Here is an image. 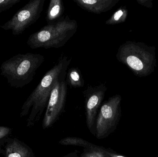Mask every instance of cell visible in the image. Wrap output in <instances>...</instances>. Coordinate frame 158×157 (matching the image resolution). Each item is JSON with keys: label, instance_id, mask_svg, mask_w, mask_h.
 I'll return each instance as SVG.
<instances>
[{"label": "cell", "instance_id": "cell-8", "mask_svg": "<svg viewBox=\"0 0 158 157\" xmlns=\"http://www.w3.org/2000/svg\"><path fill=\"white\" fill-rule=\"evenodd\" d=\"M107 90L106 85L101 84L95 87L88 86L83 91L86 125L90 132L95 136L97 117Z\"/></svg>", "mask_w": 158, "mask_h": 157}, {"label": "cell", "instance_id": "cell-20", "mask_svg": "<svg viewBox=\"0 0 158 157\" xmlns=\"http://www.w3.org/2000/svg\"><path fill=\"white\" fill-rule=\"evenodd\" d=\"M78 152L77 151H75L74 152H71V153H69L65 155L62 157H79L78 155Z\"/></svg>", "mask_w": 158, "mask_h": 157}, {"label": "cell", "instance_id": "cell-7", "mask_svg": "<svg viewBox=\"0 0 158 157\" xmlns=\"http://www.w3.org/2000/svg\"><path fill=\"white\" fill-rule=\"evenodd\" d=\"M67 84L65 78L56 82L42 121L44 130L52 127L64 112L67 96Z\"/></svg>", "mask_w": 158, "mask_h": 157}, {"label": "cell", "instance_id": "cell-4", "mask_svg": "<svg viewBox=\"0 0 158 157\" xmlns=\"http://www.w3.org/2000/svg\"><path fill=\"white\" fill-rule=\"evenodd\" d=\"M44 61V56L40 54L19 53L2 63L1 75L6 78L10 86L22 88L32 81Z\"/></svg>", "mask_w": 158, "mask_h": 157}, {"label": "cell", "instance_id": "cell-3", "mask_svg": "<svg viewBox=\"0 0 158 157\" xmlns=\"http://www.w3.org/2000/svg\"><path fill=\"white\" fill-rule=\"evenodd\" d=\"M77 28V20L70 19L68 15L63 16L31 34L27 43L31 49H58L64 46L76 34Z\"/></svg>", "mask_w": 158, "mask_h": 157}, {"label": "cell", "instance_id": "cell-9", "mask_svg": "<svg viewBox=\"0 0 158 157\" xmlns=\"http://www.w3.org/2000/svg\"><path fill=\"white\" fill-rule=\"evenodd\" d=\"M2 142L5 144L2 151L4 157H35L32 149L17 138L8 137Z\"/></svg>", "mask_w": 158, "mask_h": 157}, {"label": "cell", "instance_id": "cell-17", "mask_svg": "<svg viewBox=\"0 0 158 157\" xmlns=\"http://www.w3.org/2000/svg\"><path fill=\"white\" fill-rule=\"evenodd\" d=\"M12 132V129L6 126H0V141L1 142L11 134Z\"/></svg>", "mask_w": 158, "mask_h": 157}, {"label": "cell", "instance_id": "cell-10", "mask_svg": "<svg viewBox=\"0 0 158 157\" xmlns=\"http://www.w3.org/2000/svg\"><path fill=\"white\" fill-rule=\"evenodd\" d=\"M120 0H73L82 9L90 13L99 14L111 10Z\"/></svg>", "mask_w": 158, "mask_h": 157}, {"label": "cell", "instance_id": "cell-15", "mask_svg": "<svg viewBox=\"0 0 158 157\" xmlns=\"http://www.w3.org/2000/svg\"><path fill=\"white\" fill-rule=\"evenodd\" d=\"M79 157H110L104 150V147L94 145L93 147L84 148Z\"/></svg>", "mask_w": 158, "mask_h": 157}, {"label": "cell", "instance_id": "cell-5", "mask_svg": "<svg viewBox=\"0 0 158 157\" xmlns=\"http://www.w3.org/2000/svg\"><path fill=\"white\" fill-rule=\"evenodd\" d=\"M121 96L116 95L102 103L96 121L97 139L106 138L117 129L121 114Z\"/></svg>", "mask_w": 158, "mask_h": 157}, {"label": "cell", "instance_id": "cell-11", "mask_svg": "<svg viewBox=\"0 0 158 157\" xmlns=\"http://www.w3.org/2000/svg\"><path fill=\"white\" fill-rule=\"evenodd\" d=\"M65 8L62 0H51L49 2L46 13L47 24L57 21L63 16Z\"/></svg>", "mask_w": 158, "mask_h": 157}, {"label": "cell", "instance_id": "cell-12", "mask_svg": "<svg viewBox=\"0 0 158 157\" xmlns=\"http://www.w3.org/2000/svg\"><path fill=\"white\" fill-rule=\"evenodd\" d=\"M67 84L71 87L78 88L84 86L85 82L81 71L77 67L69 69L67 73Z\"/></svg>", "mask_w": 158, "mask_h": 157}, {"label": "cell", "instance_id": "cell-14", "mask_svg": "<svg viewBox=\"0 0 158 157\" xmlns=\"http://www.w3.org/2000/svg\"><path fill=\"white\" fill-rule=\"evenodd\" d=\"M58 143L62 145L79 146L84 147V148H90L94 145L92 143L85 141L82 138L70 136L61 139Z\"/></svg>", "mask_w": 158, "mask_h": 157}, {"label": "cell", "instance_id": "cell-13", "mask_svg": "<svg viewBox=\"0 0 158 157\" xmlns=\"http://www.w3.org/2000/svg\"><path fill=\"white\" fill-rule=\"evenodd\" d=\"M128 15V10L125 6H121L118 8L106 21V24L115 25L123 23L126 21Z\"/></svg>", "mask_w": 158, "mask_h": 157}, {"label": "cell", "instance_id": "cell-1", "mask_svg": "<svg viewBox=\"0 0 158 157\" xmlns=\"http://www.w3.org/2000/svg\"><path fill=\"white\" fill-rule=\"evenodd\" d=\"M72 59L63 56L57 63L44 74L37 87L29 96L21 108L20 117L29 115L27 127L31 128L39 122L46 108L51 92L56 81L65 78Z\"/></svg>", "mask_w": 158, "mask_h": 157}, {"label": "cell", "instance_id": "cell-2", "mask_svg": "<svg viewBox=\"0 0 158 157\" xmlns=\"http://www.w3.org/2000/svg\"><path fill=\"white\" fill-rule=\"evenodd\" d=\"M116 58L139 77L152 74L156 66V48L142 42L127 41L118 49Z\"/></svg>", "mask_w": 158, "mask_h": 157}, {"label": "cell", "instance_id": "cell-6", "mask_svg": "<svg viewBox=\"0 0 158 157\" xmlns=\"http://www.w3.org/2000/svg\"><path fill=\"white\" fill-rule=\"evenodd\" d=\"M45 1L31 0L0 27L4 30H12V35L14 36L22 34L40 17Z\"/></svg>", "mask_w": 158, "mask_h": 157}, {"label": "cell", "instance_id": "cell-19", "mask_svg": "<svg viewBox=\"0 0 158 157\" xmlns=\"http://www.w3.org/2000/svg\"><path fill=\"white\" fill-rule=\"evenodd\" d=\"M104 150L110 157H126L124 156L121 155L119 154H118V153L114 152L110 148H106L104 147Z\"/></svg>", "mask_w": 158, "mask_h": 157}, {"label": "cell", "instance_id": "cell-18", "mask_svg": "<svg viewBox=\"0 0 158 157\" xmlns=\"http://www.w3.org/2000/svg\"><path fill=\"white\" fill-rule=\"evenodd\" d=\"M153 0H137L136 2L143 6L151 8L153 7Z\"/></svg>", "mask_w": 158, "mask_h": 157}, {"label": "cell", "instance_id": "cell-16", "mask_svg": "<svg viewBox=\"0 0 158 157\" xmlns=\"http://www.w3.org/2000/svg\"><path fill=\"white\" fill-rule=\"evenodd\" d=\"M21 0H0V14L18 3Z\"/></svg>", "mask_w": 158, "mask_h": 157}]
</instances>
